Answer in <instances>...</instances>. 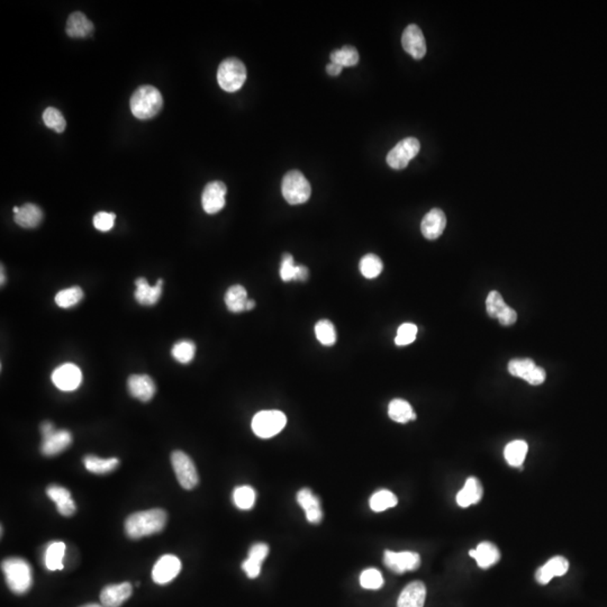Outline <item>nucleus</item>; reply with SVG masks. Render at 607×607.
<instances>
[{
  "instance_id": "b1692460",
  "label": "nucleus",
  "mask_w": 607,
  "mask_h": 607,
  "mask_svg": "<svg viewBox=\"0 0 607 607\" xmlns=\"http://www.w3.org/2000/svg\"><path fill=\"white\" fill-rule=\"evenodd\" d=\"M49 499L56 503V508L63 517H71L76 513V506L74 499H71V494L67 488L62 487L59 485H50L47 489Z\"/></svg>"
},
{
  "instance_id": "a211bd4d",
  "label": "nucleus",
  "mask_w": 607,
  "mask_h": 607,
  "mask_svg": "<svg viewBox=\"0 0 607 607\" xmlns=\"http://www.w3.org/2000/svg\"><path fill=\"white\" fill-rule=\"evenodd\" d=\"M132 592L129 583L108 585L100 592V601L105 607H120L132 596Z\"/></svg>"
},
{
  "instance_id": "f8f14e48",
  "label": "nucleus",
  "mask_w": 607,
  "mask_h": 607,
  "mask_svg": "<svg viewBox=\"0 0 607 607\" xmlns=\"http://www.w3.org/2000/svg\"><path fill=\"white\" fill-rule=\"evenodd\" d=\"M52 382L60 390L74 391L78 389L83 382V373L76 364H62L53 371Z\"/></svg>"
},
{
  "instance_id": "20e7f679",
  "label": "nucleus",
  "mask_w": 607,
  "mask_h": 607,
  "mask_svg": "<svg viewBox=\"0 0 607 607\" xmlns=\"http://www.w3.org/2000/svg\"><path fill=\"white\" fill-rule=\"evenodd\" d=\"M282 196L291 205H300L309 200L311 184L300 171L291 170L286 173L282 185Z\"/></svg>"
},
{
  "instance_id": "37998d69",
  "label": "nucleus",
  "mask_w": 607,
  "mask_h": 607,
  "mask_svg": "<svg viewBox=\"0 0 607 607\" xmlns=\"http://www.w3.org/2000/svg\"><path fill=\"white\" fill-rule=\"evenodd\" d=\"M417 326L412 323H404L399 326L397 331L396 337H395V343L398 346H408L413 343L416 339Z\"/></svg>"
},
{
  "instance_id": "aec40b11",
  "label": "nucleus",
  "mask_w": 607,
  "mask_h": 607,
  "mask_svg": "<svg viewBox=\"0 0 607 607\" xmlns=\"http://www.w3.org/2000/svg\"><path fill=\"white\" fill-rule=\"evenodd\" d=\"M446 214L440 209H433L424 216L421 223V231L428 240H437L446 229Z\"/></svg>"
},
{
  "instance_id": "39448f33",
  "label": "nucleus",
  "mask_w": 607,
  "mask_h": 607,
  "mask_svg": "<svg viewBox=\"0 0 607 607\" xmlns=\"http://www.w3.org/2000/svg\"><path fill=\"white\" fill-rule=\"evenodd\" d=\"M247 80V69L243 62L235 58L224 60L218 71V81L220 88L227 92H235L242 88Z\"/></svg>"
},
{
  "instance_id": "f03ea898",
  "label": "nucleus",
  "mask_w": 607,
  "mask_h": 607,
  "mask_svg": "<svg viewBox=\"0 0 607 607\" xmlns=\"http://www.w3.org/2000/svg\"><path fill=\"white\" fill-rule=\"evenodd\" d=\"M163 105L162 95L153 86H141L134 91L129 107L133 115L138 120H150L161 111Z\"/></svg>"
},
{
  "instance_id": "6e6552de",
  "label": "nucleus",
  "mask_w": 607,
  "mask_h": 607,
  "mask_svg": "<svg viewBox=\"0 0 607 607\" xmlns=\"http://www.w3.org/2000/svg\"><path fill=\"white\" fill-rule=\"evenodd\" d=\"M171 464L180 486L185 489H194L200 483V477L194 461L191 460V457L186 455L185 452L177 450L171 455Z\"/></svg>"
},
{
  "instance_id": "5701e85b",
  "label": "nucleus",
  "mask_w": 607,
  "mask_h": 607,
  "mask_svg": "<svg viewBox=\"0 0 607 607\" xmlns=\"http://www.w3.org/2000/svg\"><path fill=\"white\" fill-rule=\"evenodd\" d=\"M426 587L422 581H413L405 587L397 601V607H423L426 603Z\"/></svg>"
},
{
  "instance_id": "412c9836",
  "label": "nucleus",
  "mask_w": 607,
  "mask_h": 607,
  "mask_svg": "<svg viewBox=\"0 0 607 607\" xmlns=\"http://www.w3.org/2000/svg\"><path fill=\"white\" fill-rule=\"evenodd\" d=\"M269 555V546L266 543H255L251 547L248 559L242 563V569L250 579L259 577L261 572L262 563Z\"/></svg>"
},
{
  "instance_id": "49530a36",
  "label": "nucleus",
  "mask_w": 607,
  "mask_h": 607,
  "mask_svg": "<svg viewBox=\"0 0 607 607\" xmlns=\"http://www.w3.org/2000/svg\"><path fill=\"white\" fill-rule=\"evenodd\" d=\"M116 215L107 211H99L94 216V226L100 232H108L114 227Z\"/></svg>"
},
{
  "instance_id": "dca6fc26",
  "label": "nucleus",
  "mask_w": 607,
  "mask_h": 607,
  "mask_svg": "<svg viewBox=\"0 0 607 607\" xmlns=\"http://www.w3.org/2000/svg\"><path fill=\"white\" fill-rule=\"evenodd\" d=\"M129 391L134 398L141 402H150L156 393V386L150 375H132L127 380Z\"/></svg>"
},
{
  "instance_id": "ea45409f",
  "label": "nucleus",
  "mask_w": 607,
  "mask_h": 607,
  "mask_svg": "<svg viewBox=\"0 0 607 607\" xmlns=\"http://www.w3.org/2000/svg\"><path fill=\"white\" fill-rule=\"evenodd\" d=\"M315 335L320 343L332 346L337 342V332L334 325L329 320L318 321L315 325Z\"/></svg>"
},
{
  "instance_id": "c03bdc74",
  "label": "nucleus",
  "mask_w": 607,
  "mask_h": 607,
  "mask_svg": "<svg viewBox=\"0 0 607 607\" xmlns=\"http://www.w3.org/2000/svg\"><path fill=\"white\" fill-rule=\"evenodd\" d=\"M508 307L502 295L499 291H490L486 300V309L492 318H499V315Z\"/></svg>"
},
{
  "instance_id": "c9c22d12",
  "label": "nucleus",
  "mask_w": 607,
  "mask_h": 607,
  "mask_svg": "<svg viewBox=\"0 0 607 607\" xmlns=\"http://www.w3.org/2000/svg\"><path fill=\"white\" fill-rule=\"evenodd\" d=\"M83 298V289L78 286H74L56 293V304L61 308L74 307L78 305Z\"/></svg>"
},
{
  "instance_id": "9b49d317",
  "label": "nucleus",
  "mask_w": 607,
  "mask_h": 607,
  "mask_svg": "<svg viewBox=\"0 0 607 607\" xmlns=\"http://www.w3.org/2000/svg\"><path fill=\"white\" fill-rule=\"evenodd\" d=\"M384 563L391 572L404 574L419 569L421 566V557L416 552H395L387 550L385 551Z\"/></svg>"
},
{
  "instance_id": "2f4dec72",
  "label": "nucleus",
  "mask_w": 607,
  "mask_h": 607,
  "mask_svg": "<svg viewBox=\"0 0 607 607\" xmlns=\"http://www.w3.org/2000/svg\"><path fill=\"white\" fill-rule=\"evenodd\" d=\"M528 443L525 442V441H513V442L508 443V446H505V460H506V462L510 466L522 467L525 458L528 455Z\"/></svg>"
},
{
  "instance_id": "3c124183",
  "label": "nucleus",
  "mask_w": 607,
  "mask_h": 607,
  "mask_svg": "<svg viewBox=\"0 0 607 607\" xmlns=\"http://www.w3.org/2000/svg\"><path fill=\"white\" fill-rule=\"evenodd\" d=\"M255 307V302L253 300H249L247 302V307H245V311H251L253 308Z\"/></svg>"
},
{
  "instance_id": "c756f323",
  "label": "nucleus",
  "mask_w": 607,
  "mask_h": 607,
  "mask_svg": "<svg viewBox=\"0 0 607 607\" xmlns=\"http://www.w3.org/2000/svg\"><path fill=\"white\" fill-rule=\"evenodd\" d=\"M83 464H85L86 469L92 472V474L106 475V474L114 471L120 466V460L118 458L103 459L97 455H89L83 458Z\"/></svg>"
},
{
  "instance_id": "4c0bfd02",
  "label": "nucleus",
  "mask_w": 607,
  "mask_h": 607,
  "mask_svg": "<svg viewBox=\"0 0 607 607\" xmlns=\"http://www.w3.org/2000/svg\"><path fill=\"white\" fill-rule=\"evenodd\" d=\"M359 268L364 278L373 279L377 278L382 273L384 264L378 255L367 254L361 259Z\"/></svg>"
},
{
  "instance_id": "79ce46f5",
  "label": "nucleus",
  "mask_w": 607,
  "mask_h": 607,
  "mask_svg": "<svg viewBox=\"0 0 607 607\" xmlns=\"http://www.w3.org/2000/svg\"><path fill=\"white\" fill-rule=\"evenodd\" d=\"M360 585L364 590H375L382 588L384 585L382 572L375 568L364 570L360 576Z\"/></svg>"
},
{
  "instance_id": "a878e982",
  "label": "nucleus",
  "mask_w": 607,
  "mask_h": 607,
  "mask_svg": "<svg viewBox=\"0 0 607 607\" xmlns=\"http://www.w3.org/2000/svg\"><path fill=\"white\" fill-rule=\"evenodd\" d=\"M484 489L481 486L480 481L476 477H469L467 479L464 488L457 494V504L460 508H469L470 505L478 504L483 499Z\"/></svg>"
},
{
  "instance_id": "f704fd0d",
  "label": "nucleus",
  "mask_w": 607,
  "mask_h": 607,
  "mask_svg": "<svg viewBox=\"0 0 607 607\" xmlns=\"http://www.w3.org/2000/svg\"><path fill=\"white\" fill-rule=\"evenodd\" d=\"M255 499H257L255 490L248 485L236 487L233 492V502L240 510H251L254 506Z\"/></svg>"
},
{
  "instance_id": "423d86ee",
  "label": "nucleus",
  "mask_w": 607,
  "mask_h": 607,
  "mask_svg": "<svg viewBox=\"0 0 607 607\" xmlns=\"http://www.w3.org/2000/svg\"><path fill=\"white\" fill-rule=\"evenodd\" d=\"M41 452L45 457H54L67 450L72 443V435L67 430H56L51 422L41 426Z\"/></svg>"
},
{
  "instance_id": "2eb2a0df",
  "label": "nucleus",
  "mask_w": 607,
  "mask_h": 607,
  "mask_svg": "<svg viewBox=\"0 0 607 607\" xmlns=\"http://www.w3.org/2000/svg\"><path fill=\"white\" fill-rule=\"evenodd\" d=\"M402 45L404 50L413 56L414 59L421 60L426 54V38L420 27L411 24L405 29L402 35Z\"/></svg>"
},
{
  "instance_id": "7c9ffc66",
  "label": "nucleus",
  "mask_w": 607,
  "mask_h": 607,
  "mask_svg": "<svg viewBox=\"0 0 607 607\" xmlns=\"http://www.w3.org/2000/svg\"><path fill=\"white\" fill-rule=\"evenodd\" d=\"M247 289L241 285L229 287L225 293V305L232 313H241L245 311L248 302Z\"/></svg>"
},
{
  "instance_id": "0eeeda50",
  "label": "nucleus",
  "mask_w": 607,
  "mask_h": 607,
  "mask_svg": "<svg viewBox=\"0 0 607 607\" xmlns=\"http://www.w3.org/2000/svg\"><path fill=\"white\" fill-rule=\"evenodd\" d=\"M287 424V417L280 411H261L253 417L252 431L257 437L270 439L279 435Z\"/></svg>"
},
{
  "instance_id": "e433bc0d",
  "label": "nucleus",
  "mask_w": 607,
  "mask_h": 607,
  "mask_svg": "<svg viewBox=\"0 0 607 607\" xmlns=\"http://www.w3.org/2000/svg\"><path fill=\"white\" fill-rule=\"evenodd\" d=\"M331 62H334L343 67H355L359 62L358 51L351 45H346L340 50H335L331 53Z\"/></svg>"
},
{
  "instance_id": "4be33fe9",
  "label": "nucleus",
  "mask_w": 607,
  "mask_h": 607,
  "mask_svg": "<svg viewBox=\"0 0 607 607\" xmlns=\"http://www.w3.org/2000/svg\"><path fill=\"white\" fill-rule=\"evenodd\" d=\"M297 503L305 510L306 519L311 524H318L323 519L320 499L308 488H302L297 493Z\"/></svg>"
},
{
  "instance_id": "7ed1b4c3",
  "label": "nucleus",
  "mask_w": 607,
  "mask_h": 607,
  "mask_svg": "<svg viewBox=\"0 0 607 607\" xmlns=\"http://www.w3.org/2000/svg\"><path fill=\"white\" fill-rule=\"evenodd\" d=\"M7 586L14 594L23 595L33 585V572L30 563L22 558H8L1 563Z\"/></svg>"
},
{
  "instance_id": "bb28decb",
  "label": "nucleus",
  "mask_w": 607,
  "mask_h": 607,
  "mask_svg": "<svg viewBox=\"0 0 607 607\" xmlns=\"http://www.w3.org/2000/svg\"><path fill=\"white\" fill-rule=\"evenodd\" d=\"M94 24L83 13H72L67 18V34L70 38H88L94 33Z\"/></svg>"
},
{
  "instance_id": "f257e3e1",
  "label": "nucleus",
  "mask_w": 607,
  "mask_h": 607,
  "mask_svg": "<svg viewBox=\"0 0 607 607\" xmlns=\"http://www.w3.org/2000/svg\"><path fill=\"white\" fill-rule=\"evenodd\" d=\"M167 519L165 510L161 508L136 512L131 514L125 521V533L133 540L160 533L167 524Z\"/></svg>"
},
{
  "instance_id": "8fccbe9b",
  "label": "nucleus",
  "mask_w": 607,
  "mask_h": 607,
  "mask_svg": "<svg viewBox=\"0 0 607 607\" xmlns=\"http://www.w3.org/2000/svg\"><path fill=\"white\" fill-rule=\"evenodd\" d=\"M307 278V268L305 266H298V268H297L296 282H305Z\"/></svg>"
},
{
  "instance_id": "473e14b6",
  "label": "nucleus",
  "mask_w": 607,
  "mask_h": 607,
  "mask_svg": "<svg viewBox=\"0 0 607 607\" xmlns=\"http://www.w3.org/2000/svg\"><path fill=\"white\" fill-rule=\"evenodd\" d=\"M65 553V544L63 542H52L45 551V567L50 572L63 569V558Z\"/></svg>"
},
{
  "instance_id": "393cba45",
  "label": "nucleus",
  "mask_w": 607,
  "mask_h": 607,
  "mask_svg": "<svg viewBox=\"0 0 607 607\" xmlns=\"http://www.w3.org/2000/svg\"><path fill=\"white\" fill-rule=\"evenodd\" d=\"M469 556L475 559L481 569H488L501 560V552L492 542L480 543L477 548L470 550Z\"/></svg>"
},
{
  "instance_id": "ddd939ff",
  "label": "nucleus",
  "mask_w": 607,
  "mask_h": 607,
  "mask_svg": "<svg viewBox=\"0 0 607 607\" xmlns=\"http://www.w3.org/2000/svg\"><path fill=\"white\" fill-rule=\"evenodd\" d=\"M227 188L222 181L209 182L202 194V206L207 214H218L225 206Z\"/></svg>"
},
{
  "instance_id": "a18cd8bd",
  "label": "nucleus",
  "mask_w": 607,
  "mask_h": 607,
  "mask_svg": "<svg viewBox=\"0 0 607 607\" xmlns=\"http://www.w3.org/2000/svg\"><path fill=\"white\" fill-rule=\"evenodd\" d=\"M297 268L293 257L289 253L282 255V266H280V277L286 282H296Z\"/></svg>"
},
{
  "instance_id": "09e8293b",
  "label": "nucleus",
  "mask_w": 607,
  "mask_h": 607,
  "mask_svg": "<svg viewBox=\"0 0 607 607\" xmlns=\"http://www.w3.org/2000/svg\"><path fill=\"white\" fill-rule=\"evenodd\" d=\"M342 69H343V67H341L340 65H337V63H334V62H331V63L326 67L327 74H331V76H339V74L342 72Z\"/></svg>"
},
{
  "instance_id": "603ef678",
  "label": "nucleus",
  "mask_w": 607,
  "mask_h": 607,
  "mask_svg": "<svg viewBox=\"0 0 607 607\" xmlns=\"http://www.w3.org/2000/svg\"><path fill=\"white\" fill-rule=\"evenodd\" d=\"M5 282H6V276H5V273H3V266H1V282H0L1 286H3Z\"/></svg>"
},
{
  "instance_id": "cd10ccee",
  "label": "nucleus",
  "mask_w": 607,
  "mask_h": 607,
  "mask_svg": "<svg viewBox=\"0 0 607 607\" xmlns=\"http://www.w3.org/2000/svg\"><path fill=\"white\" fill-rule=\"evenodd\" d=\"M16 224L24 229H35L43 220V211L35 204H25L14 216Z\"/></svg>"
},
{
  "instance_id": "72a5a7b5",
  "label": "nucleus",
  "mask_w": 607,
  "mask_h": 607,
  "mask_svg": "<svg viewBox=\"0 0 607 607\" xmlns=\"http://www.w3.org/2000/svg\"><path fill=\"white\" fill-rule=\"evenodd\" d=\"M397 503H398V499H397L396 495L387 489L375 492L369 501L370 508L377 513L384 512L388 508H395Z\"/></svg>"
},
{
  "instance_id": "864d4df0",
  "label": "nucleus",
  "mask_w": 607,
  "mask_h": 607,
  "mask_svg": "<svg viewBox=\"0 0 607 607\" xmlns=\"http://www.w3.org/2000/svg\"><path fill=\"white\" fill-rule=\"evenodd\" d=\"M81 607H105V606H104V605L94 604V603H91V604H86Z\"/></svg>"
},
{
  "instance_id": "4468645a",
  "label": "nucleus",
  "mask_w": 607,
  "mask_h": 607,
  "mask_svg": "<svg viewBox=\"0 0 607 607\" xmlns=\"http://www.w3.org/2000/svg\"><path fill=\"white\" fill-rule=\"evenodd\" d=\"M181 570L179 558L173 555L162 556L152 569V579L156 584L167 585L172 581Z\"/></svg>"
},
{
  "instance_id": "58836bf2",
  "label": "nucleus",
  "mask_w": 607,
  "mask_h": 607,
  "mask_svg": "<svg viewBox=\"0 0 607 607\" xmlns=\"http://www.w3.org/2000/svg\"><path fill=\"white\" fill-rule=\"evenodd\" d=\"M173 358L180 364H187L193 361L196 353V346L191 340H181L177 342L171 350Z\"/></svg>"
},
{
  "instance_id": "de8ad7c7",
  "label": "nucleus",
  "mask_w": 607,
  "mask_h": 607,
  "mask_svg": "<svg viewBox=\"0 0 607 607\" xmlns=\"http://www.w3.org/2000/svg\"><path fill=\"white\" fill-rule=\"evenodd\" d=\"M517 311H514L513 308L510 307L508 305V307L505 308L504 311L501 313V315L499 316V321L502 325L504 326H510L513 325L517 323Z\"/></svg>"
},
{
  "instance_id": "a19ab883",
  "label": "nucleus",
  "mask_w": 607,
  "mask_h": 607,
  "mask_svg": "<svg viewBox=\"0 0 607 607\" xmlns=\"http://www.w3.org/2000/svg\"><path fill=\"white\" fill-rule=\"evenodd\" d=\"M43 120L49 129H52L56 133H62L67 127L65 118L60 111L53 107H49L43 113Z\"/></svg>"
},
{
  "instance_id": "c85d7f7f",
  "label": "nucleus",
  "mask_w": 607,
  "mask_h": 607,
  "mask_svg": "<svg viewBox=\"0 0 607 607\" xmlns=\"http://www.w3.org/2000/svg\"><path fill=\"white\" fill-rule=\"evenodd\" d=\"M388 415L394 422L400 424L416 420V414L412 405L404 399H393L388 406Z\"/></svg>"
},
{
  "instance_id": "6ab92c4d",
  "label": "nucleus",
  "mask_w": 607,
  "mask_h": 607,
  "mask_svg": "<svg viewBox=\"0 0 607 607\" xmlns=\"http://www.w3.org/2000/svg\"><path fill=\"white\" fill-rule=\"evenodd\" d=\"M568 569H569V563L566 558L556 556L537 570L535 579L539 584L548 585L552 581V578L566 575Z\"/></svg>"
},
{
  "instance_id": "1a4fd4ad",
  "label": "nucleus",
  "mask_w": 607,
  "mask_h": 607,
  "mask_svg": "<svg viewBox=\"0 0 607 607\" xmlns=\"http://www.w3.org/2000/svg\"><path fill=\"white\" fill-rule=\"evenodd\" d=\"M421 143L417 138H407L395 145L387 156V163L395 170H402L419 154Z\"/></svg>"
},
{
  "instance_id": "9d476101",
  "label": "nucleus",
  "mask_w": 607,
  "mask_h": 607,
  "mask_svg": "<svg viewBox=\"0 0 607 607\" xmlns=\"http://www.w3.org/2000/svg\"><path fill=\"white\" fill-rule=\"evenodd\" d=\"M508 373L523 379L532 386L543 384L547 378L546 370L534 364L531 359H513L508 362Z\"/></svg>"
},
{
  "instance_id": "f3484780",
  "label": "nucleus",
  "mask_w": 607,
  "mask_h": 607,
  "mask_svg": "<svg viewBox=\"0 0 607 607\" xmlns=\"http://www.w3.org/2000/svg\"><path fill=\"white\" fill-rule=\"evenodd\" d=\"M134 297L136 302L140 305L153 306L156 305V302L160 300L162 295V288H163V280L159 279L156 285H149L147 279L138 278L135 280Z\"/></svg>"
}]
</instances>
